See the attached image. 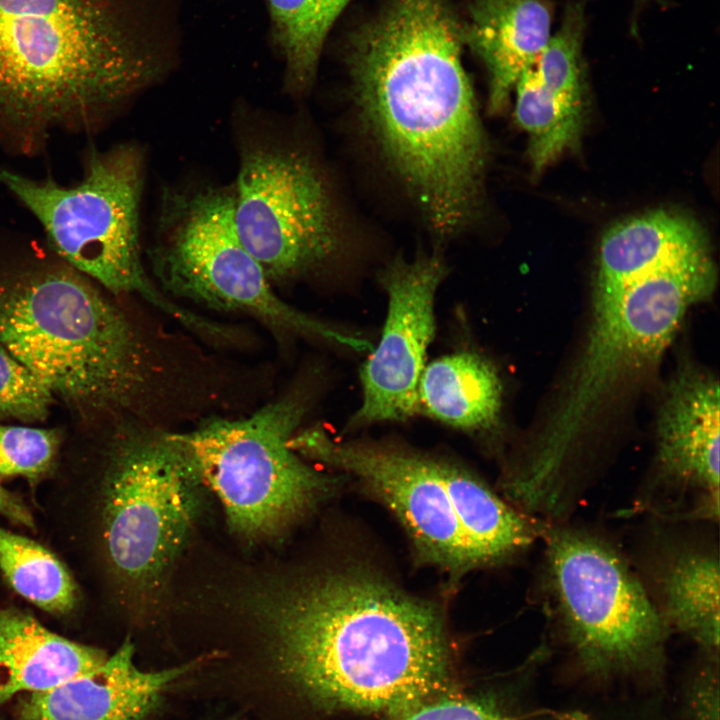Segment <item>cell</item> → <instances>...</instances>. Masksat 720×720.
<instances>
[{
	"instance_id": "cell-11",
	"label": "cell",
	"mask_w": 720,
	"mask_h": 720,
	"mask_svg": "<svg viewBox=\"0 0 720 720\" xmlns=\"http://www.w3.org/2000/svg\"><path fill=\"white\" fill-rule=\"evenodd\" d=\"M233 184L240 239L271 283L296 279L335 255L339 234L329 189L313 159L272 136L240 142Z\"/></svg>"
},
{
	"instance_id": "cell-7",
	"label": "cell",
	"mask_w": 720,
	"mask_h": 720,
	"mask_svg": "<svg viewBox=\"0 0 720 720\" xmlns=\"http://www.w3.org/2000/svg\"><path fill=\"white\" fill-rule=\"evenodd\" d=\"M307 409L304 392L294 391L247 418L170 433L241 536L279 534L336 487L337 479L306 464L290 446Z\"/></svg>"
},
{
	"instance_id": "cell-28",
	"label": "cell",
	"mask_w": 720,
	"mask_h": 720,
	"mask_svg": "<svg viewBox=\"0 0 720 720\" xmlns=\"http://www.w3.org/2000/svg\"><path fill=\"white\" fill-rule=\"evenodd\" d=\"M0 514L12 522L35 528L34 518L28 507L16 495L6 490L0 484Z\"/></svg>"
},
{
	"instance_id": "cell-22",
	"label": "cell",
	"mask_w": 720,
	"mask_h": 720,
	"mask_svg": "<svg viewBox=\"0 0 720 720\" xmlns=\"http://www.w3.org/2000/svg\"><path fill=\"white\" fill-rule=\"evenodd\" d=\"M350 1L267 0L271 33L290 92L300 93L311 85L327 35Z\"/></svg>"
},
{
	"instance_id": "cell-19",
	"label": "cell",
	"mask_w": 720,
	"mask_h": 720,
	"mask_svg": "<svg viewBox=\"0 0 720 720\" xmlns=\"http://www.w3.org/2000/svg\"><path fill=\"white\" fill-rule=\"evenodd\" d=\"M502 387L494 367L462 351L425 365L417 387V412L454 428L486 432L497 425Z\"/></svg>"
},
{
	"instance_id": "cell-8",
	"label": "cell",
	"mask_w": 720,
	"mask_h": 720,
	"mask_svg": "<svg viewBox=\"0 0 720 720\" xmlns=\"http://www.w3.org/2000/svg\"><path fill=\"white\" fill-rule=\"evenodd\" d=\"M152 251L156 274L177 296L243 311L282 332L356 349L359 340L284 302L242 243L233 185L164 191Z\"/></svg>"
},
{
	"instance_id": "cell-29",
	"label": "cell",
	"mask_w": 720,
	"mask_h": 720,
	"mask_svg": "<svg viewBox=\"0 0 720 720\" xmlns=\"http://www.w3.org/2000/svg\"><path fill=\"white\" fill-rule=\"evenodd\" d=\"M0 720H3V719L0 718Z\"/></svg>"
},
{
	"instance_id": "cell-3",
	"label": "cell",
	"mask_w": 720,
	"mask_h": 720,
	"mask_svg": "<svg viewBox=\"0 0 720 720\" xmlns=\"http://www.w3.org/2000/svg\"><path fill=\"white\" fill-rule=\"evenodd\" d=\"M159 71L133 0H0V139L17 152L94 130Z\"/></svg>"
},
{
	"instance_id": "cell-9",
	"label": "cell",
	"mask_w": 720,
	"mask_h": 720,
	"mask_svg": "<svg viewBox=\"0 0 720 720\" xmlns=\"http://www.w3.org/2000/svg\"><path fill=\"white\" fill-rule=\"evenodd\" d=\"M546 536L553 611L581 663L607 674L658 666L668 627L621 554L583 530Z\"/></svg>"
},
{
	"instance_id": "cell-4",
	"label": "cell",
	"mask_w": 720,
	"mask_h": 720,
	"mask_svg": "<svg viewBox=\"0 0 720 720\" xmlns=\"http://www.w3.org/2000/svg\"><path fill=\"white\" fill-rule=\"evenodd\" d=\"M98 286L48 244L0 240V345L86 421L131 408L149 377L135 327Z\"/></svg>"
},
{
	"instance_id": "cell-5",
	"label": "cell",
	"mask_w": 720,
	"mask_h": 720,
	"mask_svg": "<svg viewBox=\"0 0 720 720\" xmlns=\"http://www.w3.org/2000/svg\"><path fill=\"white\" fill-rule=\"evenodd\" d=\"M715 282L711 255L704 256L640 279L592 314L583 354L562 401L518 468L525 491L547 496L564 485L574 447L605 398L656 362L688 308L710 296Z\"/></svg>"
},
{
	"instance_id": "cell-16",
	"label": "cell",
	"mask_w": 720,
	"mask_h": 720,
	"mask_svg": "<svg viewBox=\"0 0 720 720\" xmlns=\"http://www.w3.org/2000/svg\"><path fill=\"white\" fill-rule=\"evenodd\" d=\"M707 255L704 231L687 216L655 210L619 222L601 238L592 311L611 304L644 277Z\"/></svg>"
},
{
	"instance_id": "cell-13",
	"label": "cell",
	"mask_w": 720,
	"mask_h": 720,
	"mask_svg": "<svg viewBox=\"0 0 720 720\" xmlns=\"http://www.w3.org/2000/svg\"><path fill=\"white\" fill-rule=\"evenodd\" d=\"M446 274L437 256L397 258L379 273L387 315L378 346L361 368L363 400L352 426L405 421L417 413L418 382L435 333V296Z\"/></svg>"
},
{
	"instance_id": "cell-12",
	"label": "cell",
	"mask_w": 720,
	"mask_h": 720,
	"mask_svg": "<svg viewBox=\"0 0 720 720\" xmlns=\"http://www.w3.org/2000/svg\"><path fill=\"white\" fill-rule=\"evenodd\" d=\"M290 446L357 477L396 515L423 563L455 579L480 567L447 491L442 459L393 444L337 441L317 427L296 431Z\"/></svg>"
},
{
	"instance_id": "cell-23",
	"label": "cell",
	"mask_w": 720,
	"mask_h": 720,
	"mask_svg": "<svg viewBox=\"0 0 720 720\" xmlns=\"http://www.w3.org/2000/svg\"><path fill=\"white\" fill-rule=\"evenodd\" d=\"M514 90L515 118L529 135V157L534 171L540 173L578 144L584 106L548 90L540 82L534 64L522 73Z\"/></svg>"
},
{
	"instance_id": "cell-14",
	"label": "cell",
	"mask_w": 720,
	"mask_h": 720,
	"mask_svg": "<svg viewBox=\"0 0 720 720\" xmlns=\"http://www.w3.org/2000/svg\"><path fill=\"white\" fill-rule=\"evenodd\" d=\"M657 472L648 503L677 516H719V385L690 371L670 385L657 427Z\"/></svg>"
},
{
	"instance_id": "cell-10",
	"label": "cell",
	"mask_w": 720,
	"mask_h": 720,
	"mask_svg": "<svg viewBox=\"0 0 720 720\" xmlns=\"http://www.w3.org/2000/svg\"><path fill=\"white\" fill-rule=\"evenodd\" d=\"M103 491L108 560L138 591L158 587L199 512L203 484L170 433L117 431Z\"/></svg>"
},
{
	"instance_id": "cell-6",
	"label": "cell",
	"mask_w": 720,
	"mask_h": 720,
	"mask_svg": "<svg viewBox=\"0 0 720 720\" xmlns=\"http://www.w3.org/2000/svg\"><path fill=\"white\" fill-rule=\"evenodd\" d=\"M143 181L144 156L135 144L92 149L82 180L72 186L0 167V185L37 218L60 258L110 292L139 294L210 337L217 323L169 300L145 272L139 238Z\"/></svg>"
},
{
	"instance_id": "cell-18",
	"label": "cell",
	"mask_w": 720,
	"mask_h": 720,
	"mask_svg": "<svg viewBox=\"0 0 720 720\" xmlns=\"http://www.w3.org/2000/svg\"><path fill=\"white\" fill-rule=\"evenodd\" d=\"M107 655L61 637L33 616L0 609V703L41 692L101 666Z\"/></svg>"
},
{
	"instance_id": "cell-15",
	"label": "cell",
	"mask_w": 720,
	"mask_h": 720,
	"mask_svg": "<svg viewBox=\"0 0 720 720\" xmlns=\"http://www.w3.org/2000/svg\"><path fill=\"white\" fill-rule=\"evenodd\" d=\"M195 664L141 670L133 661V645L125 640L98 668L28 693L19 702L17 720H143Z\"/></svg>"
},
{
	"instance_id": "cell-24",
	"label": "cell",
	"mask_w": 720,
	"mask_h": 720,
	"mask_svg": "<svg viewBox=\"0 0 720 720\" xmlns=\"http://www.w3.org/2000/svg\"><path fill=\"white\" fill-rule=\"evenodd\" d=\"M0 569L13 589L39 608L71 612L77 588L64 564L41 544L0 526Z\"/></svg>"
},
{
	"instance_id": "cell-25",
	"label": "cell",
	"mask_w": 720,
	"mask_h": 720,
	"mask_svg": "<svg viewBox=\"0 0 720 720\" xmlns=\"http://www.w3.org/2000/svg\"><path fill=\"white\" fill-rule=\"evenodd\" d=\"M60 444L57 429L0 424V478L39 480L53 468Z\"/></svg>"
},
{
	"instance_id": "cell-20",
	"label": "cell",
	"mask_w": 720,
	"mask_h": 720,
	"mask_svg": "<svg viewBox=\"0 0 720 720\" xmlns=\"http://www.w3.org/2000/svg\"><path fill=\"white\" fill-rule=\"evenodd\" d=\"M655 603L667 627L708 651L719 646L720 576L717 554L696 546L669 552L654 571Z\"/></svg>"
},
{
	"instance_id": "cell-21",
	"label": "cell",
	"mask_w": 720,
	"mask_h": 720,
	"mask_svg": "<svg viewBox=\"0 0 720 720\" xmlns=\"http://www.w3.org/2000/svg\"><path fill=\"white\" fill-rule=\"evenodd\" d=\"M442 474L460 525L480 567L530 546L540 527L464 468L443 460Z\"/></svg>"
},
{
	"instance_id": "cell-1",
	"label": "cell",
	"mask_w": 720,
	"mask_h": 720,
	"mask_svg": "<svg viewBox=\"0 0 720 720\" xmlns=\"http://www.w3.org/2000/svg\"><path fill=\"white\" fill-rule=\"evenodd\" d=\"M463 43L447 0H389L349 52L363 118L440 235L471 218L485 160Z\"/></svg>"
},
{
	"instance_id": "cell-17",
	"label": "cell",
	"mask_w": 720,
	"mask_h": 720,
	"mask_svg": "<svg viewBox=\"0 0 720 720\" xmlns=\"http://www.w3.org/2000/svg\"><path fill=\"white\" fill-rule=\"evenodd\" d=\"M552 0H472L464 43L489 74V108L500 111L522 73L535 64L552 36Z\"/></svg>"
},
{
	"instance_id": "cell-27",
	"label": "cell",
	"mask_w": 720,
	"mask_h": 720,
	"mask_svg": "<svg viewBox=\"0 0 720 720\" xmlns=\"http://www.w3.org/2000/svg\"><path fill=\"white\" fill-rule=\"evenodd\" d=\"M395 720H512L499 707L484 699L434 698Z\"/></svg>"
},
{
	"instance_id": "cell-2",
	"label": "cell",
	"mask_w": 720,
	"mask_h": 720,
	"mask_svg": "<svg viewBox=\"0 0 720 720\" xmlns=\"http://www.w3.org/2000/svg\"><path fill=\"white\" fill-rule=\"evenodd\" d=\"M262 614L280 672L326 706L397 717L448 680L440 608L368 566L305 578L270 597Z\"/></svg>"
},
{
	"instance_id": "cell-26",
	"label": "cell",
	"mask_w": 720,
	"mask_h": 720,
	"mask_svg": "<svg viewBox=\"0 0 720 720\" xmlns=\"http://www.w3.org/2000/svg\"><path fill=\"white\" fill-rule=\"evenodd\" d=\"M46 384L0 345V417L44 420L54 400Z\"/></svg>"
}]
</instances>
